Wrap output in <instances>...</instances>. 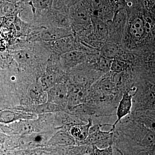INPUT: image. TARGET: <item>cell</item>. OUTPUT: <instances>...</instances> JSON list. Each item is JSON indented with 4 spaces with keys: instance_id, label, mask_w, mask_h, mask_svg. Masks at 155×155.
I'll use <instances>...</instances> for the list:
<instances>
[{
    "instance_id": "cell-20",
    "label": "cell",
    "mask_w": 155,
    "mask_h": 155,
    "mask_svg": "<svg viewBox=\"0 0 155 155\" xmlns=\"http://www.w3.org/2000/svg\"><path fill=\"white\" fill-rule=\"evenodd\" d=\"M112 61L111 59L103 57L100 59L98 63V69L101 72H106L110 70Z\"/></svg>"
},
{
    "instance_id": "cell-7",
    "label": "cell",
    "mask_w": 155,
    "mask_h": 155,
    "mask_svg": "<svg viewBox=\"0 0 155 155\" xmlns=\"http://www.w3.org/2000/svg\"><path fill=\"white\" fill-rule=\"evenodd\" d=\"M93 125L91 118L88 119L87 123L84 125H76L70 127L69 133L72 136L78 145H81L82 143L86 139L88 136L90 128Z\"/></svg>"
},
{
    "instance_id": "cell-5",
    "label": "cell",
    "mask_w": 155,
    "mask_h": 155,
    "mask_svg": "<svg viewBox=\"0 0 155 155\" xmlns=\"http://www.w3.org/2000/svg\"><path fill=\"white\" fill-rule=\"evenodd\" d=\"M70 35L69 31L65 28L50 26L43 28L39 33L38 38L42 41L49 42Z\"/></svg>"
},
{
    "instance_id": "cell-14",
    "label": "cell",
    "mask_w": 155,
    "mask_h": 155,
    "mask_svg": "<svg viewBox=\"0 0 155 155\" xmlns=\"http://www.w3.org/2000/svg\"><path fill=\"white\" fill-rule=\"evenodd\" d=\"M72 17L77 24L84 25L89 19L88 14L81 6H77L72 12Z\"/></svg>"
},
{
    "instance_id": "cell-22",
    "label": "cell",
    "mask_w": 155,
    "mask_h": 155,
    "mask_svg": "<svg viewBox=\"0 0 155 155\" xmlns=\"http://www.w3.org/2000/svg\"><path fill=\"white\" fill-rule=\"evenodd\" d=\"M52 2L53 0H33L34 5L39 10L50 8Z\"/></svg>"
},
{
    "instance_id": "cell-24",
    "label": "cell",
    "mask_w": 155,
    "mask_h": 155,
    "mask_svg": "<svg viewBox=\"0 0 155 155\" xmlns=\"http://www.w3.org/2000/svg\"><path fill=\"white\" fill-rule=\"evenodd\" d=\"M106 29L103 24H97V30L98 33L101 35H104L106 32Z\"/></svg>"
},
{
    "instance_id": "cell-17",
    "label": "cell",
    "mask_w": 155,
    "mask_h": 155,
    "mask_svg": "<svg viewBox=\"0 0 155 155\" xmlns=\"http://www.w3.org/2000/svg\"><path fill=\"white\" fill-rule=\"evenodd\" d=\"M58 107L54 104L49 102L38 105L36 111L39 114H51L58 109Z\"/></svg>"
},
{
    "instance_id": "cell-15",
    "label": "cell",
    "mask_w": 155,
    "mask_h": 155,
    "mask_svg": "<svg viewBox=\"0 0 155 155\" xmlns=\"http://www.w3.org/2000/svg\"><path fill=\"white\" fill-rule=\"evenodd\" d=\"M56 77L53 73L48 72L45 74L40 79V84L45 91L49 90L56 84Z\"/></svg>"
},
{
    "instance_id": "cell-19",
    "label": "cell",
    "mask_w": 155,
    "mask_h": 155,
    "mask_svg": "<svg viewBox=\"0 0 155 155\" xmlns=\"http://www.w3.org/2000/svg\"><path fill=\"white\" fill-rule=\"evenodd\" d=\"M114 148L113 145L104 148H99L94 145H93L92 151L91 155H113Z\"/></svg>"
},
{
    "instance_id": "cell-3",
    "label": "cell",
    "mask_w": 155,
    "mask_h": 155,
    "mask_svg": "<svg viewBox=\"0 0 155 155\" xmlns=\"http://www.w3.org/2000/svg\"><path fill=\"white\" fill-rule=\"evenodd\" d=\"M88 88L74 84L68 86L67 109L68 110L81 104L85 103Z\"/></svg>"
},
{
    "instance_id": "cell-13",
    "label": "cell",
    "mask_w": 155,
    "mask_h": 155,
    "mask_svg": "<svg viewBox=\"0 0 155 155\" xmlns=\"http://www.w3.org/2000/svg\"><path fill=\"white\" fill-rule=\"evenodd\" d=\"M130 33L134 38L140 39L144 33V27L142 19L139 17L134 19L130 28Z\"/></svg>"
},
{
    "instance_id": "cell-1",
    "label": "cell",
    "mask_w": 155,
    "mask_h": 155,
    "mask_svg": "<svg viewBox=\"0 0 155 155\" xmlns=\"http://www.w3.org/2000/svg\"><path fill=\"white\" fill-rule=\"evenodd\" d=\"M112 124H96L90 128L86 139L81 145H94L99 148H104L113 145L114 131H103L101 128L103 126H111Z\"/></svg>"
},
{
    "instance_id": "cell-2",
    "label": "cell",
    "mask_w": 155,
    "mask_h": 155,
    "mask_svg": "<svg viewBox=\"0 0 155 155\" xmlns=\"http://www.w3.org/2000/svg\"><path fill=\"white\" fill-rule=\"evenodd\" d=\"M48 102L52 103L58 107L67 108L68 86L64 84H57L48 90Z\"/></svg>"
},
{
    "instance_id": "cell-11",
    "label": "cell",
    "mask_w": 155,
    "mask_h": 155,
    "mask_svg": "<svg viewBox=\"0 0 155 155\" xmlns=\"http://www.w3.org/2000/svg\"><path fill=\"white\" fill-rule=\"evenodd\" d=\"M49 43L54 51L62 54L75 50L74 40L71 35Z\"/></svg>"
},
{
    "instance_id": "cell-4",
    "label": "cell",
    "mask_w": 155,
    "mask_h": 155,
    "mask_svg": "<svg viewBox=\"0 0 155 155\" xmlns=\"http://www.w3.org/2000/svg\"><path fill=\"white\" fill-rule=\"evenodd\" d=\"M133 96V94H130L128 92L122 95L116 108V115L117 119L113 125L112 124L111 130L114 131L118 123L122 119L130 115L132 108Z\"/></svg>"
},
{
    "instance_id": "cell-23",
    "label": "cell",
    "mask_w": 155,
    "mask_h": 155,
    "mask_svg": "<svg viewBox=\"0 0 155 155\" xmlns=\"http://www.w3.org/2000/svg\"><path fill=\"white\" fill-rule=\"evenodd\" d=\"M130 155H155V150H149L140 147H135L130 150Z\"/></svg>"
},
{
    "instance_id": "cell-8",
    "label": "cell",
    "mask_w": 155,
    "mask_h": 155,
    "mask_svg": "<svg viewBox=\"0 0 155 155\" xmlns=\"http://www.w3.org/2000/svg\"><path fill=\"white\" fill-rule=\"evenodd\" d=\"M48 137L47 134L39 132L26 134L21 139L19 143L22 147H27L42 145L48 143L50 139Z\"/></svg>"
},
{
    "instance_id": "cell-6",
    "label": "cell",
    "mask_w": 155,
    "mask_h": 155,
    "mask_svg": "<svg viewBox=\"0 0 155 155\" xmlns=\"http://www.w3.org/2000/svg\"><path fill=\"white\" fill-rule=\"evenodd\" d=\"M48 143L51 145L67 147L75 145L76 142L69 130L60 129L59 131L51 137Z\"/></svg>"
},
{
    "instance_id": "cell-12",
    "label": "cell",
    "mask_w": 155,
    "mask_h": 155,
    "mask_svg": "<svg viewBox=\"0 0 155 155\" xmlns=\"http://www.w3.org/2000/svg\"><path fill=\"white\" fill-rule=\"evenodd\" d=\"M14 129L17 130L18 133L25 134L38 133L40 131L35 120H22L19 121L14 124Z\"/></svg>"
},
{
    "instance_id": "cell-10",
    "label": "cell",
    "mask_w": 155,
    "mask_h": 155,
    "mask_svg": "<svg viewBox=\"0 0 155 155\" xmlns=\"http://www.w3.org/2000/svg\"><path fill=\"white\" fill-rule=\"evenodd\" d=\"M84 55L81 51H70L64 54L61 56V60L65 67L71 68L74 67L83 62Z\"/></svg>"
},
{
    "instance_id": "cell-21",
    "label": "cell",
    "mask_w": 155,
    "mask_h": 155,
    "mask_svg": "<svg viewBox=\"0 0 155 155\" xmlns=\"http://www.w3.org/2000/svg\"><path fill=\"white\" fill-rule=\"evenodd\" d=\"M126 69V65L122 61L115 60L112 61L110 70L113 72L116 73H121L124 72Z\"/></svg>"
},
{
    "instance_id": "cell-25",
    "label": "cell",
    "mask_w": 155,
    "mask_h": 155,
    "mask_svg": "<svg viewBox=\"0 0 155 155\" xmlns=\"http://www.w3.org/2000/svg\"><path fill=\"white\" fill-rule=\"evenodd\" d=\"M120 155H123L122 154V153H120Z\"/></svg>"
},
{
    "instance_id": "cell-16",
    "label": "cell",
    "mask_w": 155,
    "mask_h": 155,
    "mask_svg": "<svg viewBox=\"0 0 155 155\" xmlns=\"http://www.w3.org/2000/svg\"><path fill=\"white\" fill-rule=\"evenodd\" d=\"M119 53V49L116 46L112 44H107L102 49V54L103 57L112 59L116 57Z\"/></svg>"
},
{
    "instance_id": "cell-18",
    "label": "cell",
    "mask_w": 155,
    "mask_h": 155,
    "mask_svg": "<svg viewBox=\"0 0 155 155\" xmlns=\"http://www.w3.org/2000/svg\"><path fill=\"white\" fill-rule=\"evenodd\" d=\"M16 114L9 110L0 111V122L8 123L16 119Z\"/></svg>"
},
{
    "instance_id": "cell-9",
    "label": "cell",
    "mask_w": 155,
    "mask_h": 155,
    "mask_svg": "<svg viewBox=\"0 0 155 155\" xmlns=\"http://www.w3.org/2000/svg\"><path fill=\"white\" fill-rule=\"evenodd\" d=\"M28 93L31 99L37 105L47 102V91L43 89L39 83L31 84L28 89Z\"/></svg>"
}]
</instances>
